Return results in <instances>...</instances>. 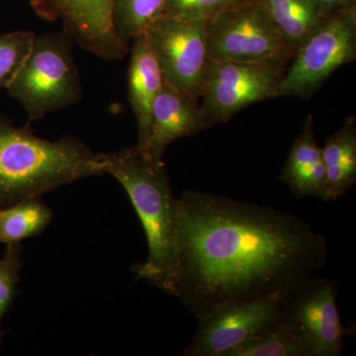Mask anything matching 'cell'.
Wrapping results in <instances>:
<instances>
[{
    "label": "cell",
    "instance_id": "9",
    "mask_svg": "<svg viewBox=\"0 0 356 356\" xmlns=\"http://www.w3.org/2000/svg\"><path fill=\"white\" fill-rule=\"evenodd\" d=\"M283 321L297 332L311 356H337L344 339L353 334L341 324L337 306L336 283L306 280L283 303Z\"/></svg>",
    "mask_w": 356,
    "mask_h": 356
},
{
    "label": "cell",
    "instance_id": "2",
    "mask_svg": "<svg viewBox=\"0 0 356 356\" xmlns=\"http://www.w3.org/2000/svg\"><path fill=\"white\" fill-rule=\"evenodd\" d=\"M105 173L118 180L127 192L147 236L149 255L134 273L138 280L168 294L177 281L178 199L173 195L163 161L137 146L102 154Z\"/></svg>",
    "mask_w": 356,
    "mask_h": 356
},
{
    "label": "cell",
    "instance_id": "13",
    "mask_svg": "<svg viewBox=\"0 0 356 356\" xmlns=\"http://www.w3.org/2000/svg\"><path fill=\"white\" fill-rule=\"evenodd\" d=\"M129 51L131 58L128 70V102L137 120V147L146 153L151 136L152 109L165 79L147 33L133 40Z\"/></svg>",
    "mask_w": 356,
    "mask_h": 356
},
{
    "label": "cell",
    "instance_id": "6",
    "mask_svg": "<svg viewBox=\"0 0 356 356\" xmlns=\"http://www.w3.org/2000/svg\"><path fill=\"white\" fill-rule=\"evenodd\" d=\"M287 63H238L208 60L201 81L199 105L206 127L226 123L241 110L275 98Z\"/></svg>",
    "mask_w": 356,
    "mask_h": 356
},
{
    "label": "cell",
    "instance_id": "4",
    "mask_svg": "<svg viewBox=\"0 0 356 356\" xmlns=\"http://www.w3.org/2000/svg\"><path fill=\"white\" fill-rule=\"evenodd\" d=\"M72 44L65 31L35 37L27 60L6 88L27 112L28 123L81 102L83 88Z\"/></svg>",
    "mask_w": 356,
    "mask_h": 356
},
{
    "label": "cell",
    "instance_id": "15",
    "mask_svg": "<svg viewBox=\"0 0 356 356\" xmlns=\"http://www.w3.org/2000/svg\"><path fill=\"white\" fill-rule=\"evenodd\" d=\"M325 168V201H334L356 184V124L350 116L322 147Z\"/></svg>",
    "mask_w": 356,
    "mask_h": 356
},
{
    "label": "cell",
    "instance_id": "21",
    "mask_svg": "<svg viewBox=\"0 0 356 356\" xmlns=\"http://www.w3.org/2000/svg\"><path fill=\"white\" fill-rule=\"evenodd\" d=\"M252 0H168L165 15L184 21H209L233 7Z\"/></svg>",
    "mask_w": 356,
    "mask_h": 356
},
{
    "label": "cell",
    "instance_id": "8",
    "mask_svg": "<svg viewBox=\"0 0 356 356\" xmlns=\"http://www.w3.org/2000/svg\"><path fill=\"white\" fill-rule=\"evenodd\" d=\"M163 79L199 100L207 53V22L161 16L147 32Z\"/></svg>",
    "mask_w": 356,
    "mask_h": 356
},
{
    "label": "cell",
    "instance_id": "20",
    "mask_svg": "<svg viewBox=\"0 0 356 356\" xmlns=\"http://www.w3.org/2000/svg\"><path fill=\"white\" fill-rule=\"evenodd\" d=\"M36 34L19 30L0 33V91L13 83L32 50Z\"/></svg>",
    "mask_w": 356,
    "mask_h": 356
},
{
    "label": "cell",
    "instance_id": "22",
    "mask_svg": "<svg viewBox=\"0 0 356 356\" xmlns=\"http://www.w3.org/2000/svg\"><path fill=\"white\" fill-rule=\"evenodd\" d=\"M22 264L20 243L7 245L6 254L0 259V324L17 296Z\"/></svg>",
    "mask_w": 356,
    "mask_h": 356
},
{
    "label": "cell",
    "instance_id": "7",
    "mask_svg": "<svg viewBox=\"0 0 356 356\" xmlns=\"http://www.w3.org/2000/svg\"><path fill=\"white\" fill-rule=\"evenodd\" d=\"M208 60L289 64L293 53L264 9L255 1L222 11L207 21Z\"/></svg>",
    "mask_w": 356,
    "mask_h": 356
},
{
    "label": "cell",
    "instance_id": "16",
    "mask_svg": "<svg viewBox=\"0 0 356 356\" xmlns=\"http://www.w3.org/2000/svg\"><path fill=\"white\" fill-rule=\"evenodd\" d=\"M264 9L293 55L327 18L314 0H252Z\"/></svg>",
    "mask_w": 356,
    "mask_h": 356
},
{
    "label": "cell",
    "instance_id": "23",
    "mask_svg": "<svg viewBox=\"0 0 356 356\" xmlns=\"http://www.w3.org/2000/svg\"><path fill=\"white\" fill-rule=\"evenodd\" d=\"M314 2L325 13H331L356 4V0H314Z\"/></svg>",
    "mask_w": 356,
    "mask_h": 356
},
{
    "label": "cell",
    "instance_id": "5",
    "mask_svg": "<svg viewBox=\"0 0 356 356\" xmlns=\"http://www.w3.org/2000/svg\"><path fill=\"white\" fill-rule=\"evenodd\" d=\"M356 57V4L332 11L297 49L275 98L311 97L325 81Z\"/></svg>",
    "mask_w": 356,
    "mask_h": 356
},
{
    "label": "cell",
    "instance_id": "3",
    "mask_svg": "<svg viewBox=\"0 0 356 356\" xmlns=\"http://www.w3.org/2000/svg\"><path fill=\"white\" fill-rule=\"evenodd\" d=\"M104 173L102 154L76 136L51 142L0 113V209Z\"/></svg>",
    "mask_w": 356,
    "mask_h": 356
},
{
    "label": "cell",
    "instance_id": "17",
    "mask_svg": "<svg viewBox=\"0 0 356 356\" xmlns=\"http://www.w3.org/2000/svg\"><path fill=\"white\" fill-rule=\"evenodd\" d=\"M53 218L42 197L28 199L0 209V243L14 245L43 233Z\"/></svg>",
    "mask_w": 356,
    "mask_h": 356
},
{
    "label": "cell",
    "instance_id": "18",
    "mask_svg": "<svg viewBox=\"0 0 356 356\" xmlns=\"http://www.w3.org/2000/svg\"><path fill=\"white\" fill-rule=\"evenodd\" d=\"M224 356H311L303 339L284 321L268 327L225 353Z\"/></svg>",
    "mask_w": 356,
    "mask_h": 356
},
{
    "label": "cell",
    "instance_id": "11",
    "mask_svg": "<svg viewBox=\"0 0 356 356\" xmlns=\"http://www.w3.org/2000/svg\"><path fill=\"white\" fill-rule=\"evenodd\" d=\"M42 19L60 20L74 43L96 57L113 62L128 55L129 46L117 34L114 0H31Z\"/></svg>",
    "mask_w": 356,
    "mask_h": 356
},
{
    "label": "cell",
    "instance_id": "1",
    "mask_svg": "<svg viewBox=\"0 0 356 356\" xmlns=\"http://www.w3.org/2000/svg\"><path fill=\"white\" fill-rule=\"evenodd\" d=\"M327 257L325 236L291 213L205 192L178 199L173 295L198 318L229 304L287 298Z\"/></svg>",
    "mask_w": 356,
    "mask_h": 356
},
{
    "label": "cell",
    "instance_id": "14",
    "mask_svg": "<svg viewBox=\"0 0 356 356\" xmlns=\"http://www.w3.org/2000/svg\"><path fill=\"white\" fill-rule=\"evenodd\" d=\"M313 121L314 117L308 115L301 133L293 143L280 179L296 197L315 196L325 201V168L322 147L314 135Z\"/></svg>",
    "mask_w": 356,
    "mask_h": 356
},
{
    "label": "cell",
    "instance_id": "10",
    "mask_svg": "<svg viewBox=\"0 0 356 356\" xmlns=\"http://www.w3.org/2000/svg\"><path fill=\"white\" fill-rule=\"evenodd\" d=\"M283 297L278 295L229 304L199 318L198 331L185 350L186 356H224L283 318Z\"/></svg>",
    "mask_w": 356,
    "mask_h": 356
},
{
    "label": "cell",
    "instance_id": "19",
    "mask_svg": "<svg viewBox=\"0 0 356 356\" xmlns=\"http://www.w3.org/2000/svg\"><path fill=\"white\" fill-rule=\"evenodd\" d=\"M168 0H114L113 22L117 34L127 46L146 34L154 21L165 15Z\"/></svg>",
    "mask_w": 356,
    "mask_h": 356
},
{
    "label": "cell",
    "instance_id": "24",
    "mask_svg": "<svg viewBox=\"0 0 356 356\" xmlns=\"http://www.w3.org/2000/svg\"><path fill=\"white\" fill-rule=\"evenodd\" d=\"M4 337V332L2 331L1 327H0V346H1L2 339Z\"/></svg>",
    "mask_w": 356,
    "mask_h": 356
},
{
    "label": "cell",
    "instance_id": "12",
    "mask_svg": "<svg viewBox=\"0 0 356 356\" xmlns=\"http://www.w3.org/2000/svg\"><path fill=\"white\" fill-rule=\"evenodd\" d=\"M207 129L198 100L163 81L152 109L151 136L146 153L163 161L166 147Z\"/></svg>",
    "mask_w": 356,
    "mask_h": 356
}]
</instances>
